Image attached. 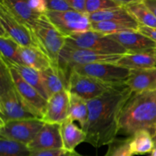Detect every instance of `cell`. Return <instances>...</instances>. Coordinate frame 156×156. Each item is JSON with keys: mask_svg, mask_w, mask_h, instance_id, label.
<instances>
[{"mask_svg": "<svg viewBox=\"0 0 156 156\" xmlns=\"http://www.w3.org/2000/svg\"><path fill=\"white\" fill-rule=\"evenodd\" d=\"M133 91L126 83L113 86L105 94L87 101L88 120L85 143L94 148L111 144L118 135L122 109Z\"/></svg>", "mask_w": 156, "mask_h": 156, "instance_id": "obj_1", "label": "cell"}, {"mask_svg": "<svg viewBox=\"0 0 156 156\" xmlns=\"http://www.w3.org/2000/svg\"><path fill=\"white\" fill-rule=\"evenodd\" d=\"M140 130L155 136L156 90L133 92L120 113L118 134L132 137Z\"/></svg>", "mask_w": 156, "mask_h": 156, "instance_id": "obj_2", "label": "cell"}, {"mask_svg": "<svg viewBox=\"0 0 156 156\" xmlns=\"http://www.w3.org/2000/svg\"><path fill=\"white\" fill-rule=\"evenodd\" d=\"M40 118L18 93L9 69L0 61V123L11 120Z\"/></svg>", "mask_w": 156, "mask_h": 156, "instance_id": "obj_3", "label": "cell"}, {"mask_svg": "<svg viewBox=\"0 0 156 156\" xmlns=\"http://www.w3.org/2000/svg\"><path fill=\"white\" fill-rule=\"evenodd\" d=\"M32 30L39 48L48 56L52 65L59 67V54L65 47L66 37L57 30L45 15L40 17Z\"/></svg>", "mask_w": 156, "mask_h": 156, "instance_id": "obj_4", "label": "cell"}, {"mask_svg": "<svg viewBox=\"0 0 156 156\" xmlns=\"http://www.w3.org/2000/svg\"><path fill=\"white\" fill-rule=\"evenodd\" d=\"M66 47L89 50L104 54L126 55L127 51L109 36L91 30L66 37Z\"/></svg>", "mask_w": 156, "mask_h": 156, "instance_id": "obj_5", "label": "cell"}, {"mask_svg": "<svg viewBox=\"0 0 156 156\" xmlns=\"http://www.w3.org/2000/svg\"><path fill=\"white\" fill-rule=\"evenodd\" d=\"M123 55L104 54L89 50L64 47L59 57V69L69 80L72 70L76 66L94 63H117Z\"/></svg>", "mask_w": 156, "mask_h": 156, "instance_id": "obj_6", "label": "cell"}, {"mask_svg": "<svg viewBox=\"0 0 156 156\" xmlns=\"http://www.w3.org/2000/svg\"><path fill=\"white\" fill-rule=\"evenodd\" d=\"M0 35H7L21 47H38L33 30L16 19L0 4Z\"/></svg>", "mask_w": 156, "mask_h": 156, "instance_id": "obj_7", "label": "cell"}, {"mask_svg": "<svg viewBox=\"0 0 156 156\" xmlns=\"http://www.w3.org/2000/svg\"><path fill=\"white\" fill-rule=\"evenodd\" d=\"M73 70L81 75L90 76L112 85L126 83L131 71L117 63H94L76 66Z\"/></svg>", "mask_w": 156, "mask_h": 156, "instance_id": "obj_8", "label": "cell"}, {"mask_svg": "<svg viewBox=\"0 0 156 156\" xmlns=\"http://www.w3.org/2000/svg\"><path fill=\"white\" fill-rule=\"evenodd\" d=\"M45 15L66 37L91 30V23L88 15L73 10L63 12L47 11Z\"/></svg>", "mask_w": 156, "mask_h": 156, "instance_id": "obj_9", "label": "cell"}, {"mask_svg": "<svg viewBox=\"0 0 156 156\" xmlns=\"http://www.w3.org/2000/svg\"><path fill=\"white\" fill-rule=\"evenodd\" d=\"M45 124L42 119H24L0 123V136L28 145Z\"/></svg>", "mask_w": 156, "mask_h": 156, "instance_id": "obj_10", "label": "cell"}, {"mask_svg": "<svg viewBox=\"0 0 156 156\" xmlns=\"http://www.w3.org/2000/svg\"><path fill=\"white\" fill-rule=\"evenodd\" d=\"M114 85H116L101 82L94 78L81 75L73 70L69 80L68 91L70 94L89 101L100 97Z\"/></svg>", "mask_w": 156, "mask_h": 156, "instance_id": "obj_11", "label": "cell"}, {"mask_svg": "<svg viewBox=\"0 0 156 156\" xmlns=\"http://www.w3.org/2000/svg\"><path fill=\"white\" fill-rule=\"evenodd\" d=\"M9 69L12 80L21 97L27 106L33 110L40 118L42 119L47 105V101L44 99L34 87L29 85L15 69L11 67H9Z\"/></svg>", "mask_w": 156, "mask_h": 156, "instance_id": "obj_12", "label": "cell"}, {"mask_svg": "<svg viewBox=\"0 0 156 156\" xmlns=\"http://www.w3.org/2000/svg\"><path fill=\"white\" fill-rule=\"evenodd\" d=\"M70 107V93L68 90L52 95L47 101L42 120L47 123L61 124L68 119Z\"/></svg>", "mask_w": 156, "mask_h": 156, "instance_id": "obj_13", "label": "cell"}, {"mask_svg": "<svg viewBox=\"0 0 156 156\" xmlns=\"http://www.w3.org/2000/svg\"><path fill=\"white\" fill-rule=\"evenodd\" d=\"M27 146L32 152L63 149L60 124L45 123Z\"/></svg>", "mask_w": 156, "mask_h": 156, "instance_id": "obj_14", "label": "cell"}, {"mask_svg": "<svg viewBox=\"0 0 156 156\" xmlns=\"http://www.w3.org/2000/svg\"><path fill=\"white\" fill-rule=\"evenodd\" d=\"M110 37L121 45L129 54L156 50V42L137 30L121 32L110 35Z\"/></svg>", "mask_w": 156, "mask_h": 156, "instance_id": "obj_15", "label": "cell"}, {"mask_svg": "<svg viewBox=\"0 0 156 156\" xmlns=\"http://www.w3.org/2000/svg\"><path fill=\"white\" fill-rule=\"evenodd\" d=\"M126 84L133 93L156 90V67L131 70Z\"/></svg>", "mask_w": 156, "mask_h": 156, "instance_id": "obj_16", "label": "cell"}, {"mask_svg": "<svg viewBox=\"0 0 156 156\" xmlns=\"http://www.w3.org/2000/svg\"><path fill=\"white\" fill-rule=\"evenodd\" d=\"M0 4L4 5L8 11L18 21L25 24L30 29L34 27L35 24L43 15L37 13L32 10L27 5V1L21 0H2Z\"/></svg>", "mask_w": 156, "mask_h": 156, "instance_id": "obj_17", "label": "cell"}, {"mask_svg": "<svg viewBox=\"0 0 156 156\" xmlns=\"http://www.w3.org/2000/svg\"><path fill=\"white\" fill-rule=\"evenodd\" d=\"M40 73L49 98L56 93L68 90L69 80L59 67L52 65L50 68Z\"/></svg>", "mask_w": 156, "mask_h": 156, "instance_id": "obj_18", "label": "cell"}, {"mask_svg": "<svg viewBox=\"0 0 156 156\" xmlns=\"http://www.w3.org/2000/svg\"><path fill=\"white\" fill-rule=\"evenodd\" d=\"M19 53L23 64L38 72L44 71L52 66L48 56L38 47L20 46Z\"/></svg>", "mask_w": 156, "mask_h": 156, "instance_id": "obj_19", "label": "cell"}, {"mask_svg": "<svg viewBox=\"0 0 156 156\" xmlns=\"http://www.w3.org/2000/svg\"><path fill=\"white\" fill-rule=\"evenodd\" d=\"M117 65L129 69H143L156 67V50L123 55Z\"/></svg>", "mask_w": 156, "mask_h": 156, "instance_id": "obj_20", "label": "cell"}, {"mask_svg": "<svg viewBox=\"0 0 156 156\" xmlns=\"http://www.w3.org/2000/svg\"><path fill=\"white\" fill-rule=\"evenodd\" d=\"M63 149L74 152L75 149L86 140V134L82 129L74 124L73 121L67 119L60 124Z\"/></svg>", "mask_w": 156, "mask_h": 156, "instance_id": "obj_21", "label": "cell"}, {"mask_svg": "<svg viewBox=\"0 0 156 156\" xmlns=\"http://www.w3.org/2000/svg\"><path fill=\"white\" fill-rule=\"evenodd\" d=\"M124 7L140 25L156 27V18L143 0L124 1Z\"/></svg>", "mask_w": 156, "mask_h": 156, "instance_id": "obj_22", "label": "cell"}, {"mask_svg": "<svg viewBox=\"0 0 156 156\" xmlns=\"http://www.w3.org/2000/svg\"><path fill=\"white\" fill-rule=\"evenodd\" d=\"M140 24L136 20H116L91 23V30L110 36L121 32L138 30Z\"/></svg>", "mask_w": 156, "mask_h": 156, "instance_id": "obj_23", "label": "cell"}, {"mask_svg": "<svg viewBox=\"0 0 156 156\" xmlns=\"http://www.w3.org/2000/svg\"><path fill=\"white\" fill-rule=\"evenodd\" d=\"M1 60L8 67L13 68L19 73L20 76L32 87L35 88L43 97L44 99L48 101L49 97L47 95L46 90L44 88V85H43L42 79H41V73L34 69L30 68L25 65H20V64L13 63V62H9L5 60H3L1 59Z\"/></svg>", "mask_w": 156, "mask_h": 156, "instance_id": "obj_24", "label": "cell"}, {"mask_svg": "<svg viewBox=\"0 0 156 156\" xmlns=\"http://www.w3.org/2000/svg\"><path fill=\"white\" fill-rule=\"evenodd\" d=\"M68 119L71 121H78L81 128L85 130L88 120V108L86 101L70 94V107Z\"/></svg>", "mask_w": 156, "mask_h": 156, "instance_id": "obj_25", "label": "cell"}, {"mask_svg": "<svg viewBox=\"0 0 156 156\" xmlns=\"http://www.w3.org/2000/svg\"><path fill=\"white\" fill-rule=\"evenodd\" d=\"M155 146L153 136L147 131H138L132 136L130 148L133 155L152 153Z\"/></svg>", "mask_w": 156, "mask_h": 156, "instance_id": "obj_26", "label": "cell"}, {"mask_svg": "<svg viewBox=\"0 0 156 156\" xmlns=\"http://www.w3.org/2000/svg\"><path fill=\"white\" fill-rule=\"evenodd\" d=\"M20 46L7 35H0L1 59L9 62L23 64L19 53Z\"/></svg>", "mask_w": 156, "mask_h": 156, "instance_id": "obj_27", "label": "cell"}, {"mask_svg": "<svg viewBox=\"0 0 156 156\" xmlns=\"http://www.w3.org/2000/svg\"><path fill=\"white\" fill-rule=\"evenodd\" d=\"M0 156H32L27 145L0 136Z\"/></svg>", "mask_w": 156, "mask_h": 156, "instance_id": "obj_28", "label": "cell"}, {"mask_svg": "<svg viewBox=\"0 0 156 156\" xmlns=\"http://www.w3.org/2000/svg\"><path fill=\"white\" fill-rule=\"evenodd\" d=\"M88 16L91 23L107 21H116V20L133 19L124 6L95 12V13L90 14Z\"/></svg>", "mask_w": 156, "mask_h": 156, "instance_id": "obj_29", "label": "cell"}, {"mask_svg": "<svg viewBox=\"0 0 156 156\" xmlns=\"http://www.w3.org/2000/svg\"><path fill=\"white\" fill-rule=\"evenodd\" d=\"M124 6L122 0H87L86 9L88 15L95 12Z\"/></svg>", "mask_w": 156, "mask_h": 156, "instance_id": "obj_30", "label": "cell"}, {"mask_svg": "<svg viewBox=\"0 0 156 156\" xmlns=\"http://www.w3.org/2000/svg\"><path fill=\"white\" fill-rule=\"evenodd\" d=\"M132 137L117 140L108 145V149L105 156H133L130 143Z\"/></svg>", "mask_w": 156, "mask_h": 156, "instance_id": "obj_31", "label": "cell"}, {"mask_svg": "<svg viewBox=\"0 0 156 156\" xmlns=\"http://www.w3.org/2000/svg\"><path fill=\"white\" fill-rule=\"evenodd\" d=\"M32 156H83L76 151L70 152L65 149H49V150L32 152Z\"/></svg>", "mask_w": 156, "mask_h": 156, "instance_id": "obj_32", "label": "cell"}, {"mask_svg": "<svg viewBox=\"0 0 156 156\" xmlns=\"http://www.w3.org/2000/svg\"><path fill=\"white\" fill-rule=\"evenodd\" d=\"M47 11L56 12H63L71 11L69 5L66 0H47Z\"/></svg>", "mask_w": 156, "mask_h": 156, "instance_id": "obj_33", "label": "cell"}, {"mask_svg": "<svg viewBox=\"0 0 156 156\" xmlns=\"http://www.w3.org/2000/svg\"><path fill=\"white\" fill-rule=\"evenodd\" d=\"M29 7L40 15H45L47 12V0H28L27 1Z\"/></svg>", "mask_w": 156, "mask_h": 156, "instance_id": "obj_34", "label": "cell"}, {"mask_svg": "<svg viewBox=\"0 0 156 156\" xmlns=\"http://www.w3.org/2000/svg\"><path fill=\"white\" fill-rule=\"evenodd\" d=\"M66 1L73 11L82 15H88L86 9L87 0H66Z\"/></svg>", "mask_w": 156, "mask_h": 156, "instance_id": "obj_35", "label": "cell"}, {"mask_svg": "<svg viewBox=\"0 0 156 156\" xmlns=\"http://www.w3.org/2000/svg\"><path fill=\"white\" fill-rule=\"evenodd\" d=\"M137 31L156 42V27H149L140 25Z\"/></svg>", "mask_w": 156, "mask_h": 156, "instance_id": "obj_36", "label": "cell"}, {"mask_svg": "<svg viewBox=\"0 0 156 156\" xmlns=\"http://www.w3.org/2000/svg\"><path fill=\"white\" fill-rule=\"evenodd\" d=\"M145 4L149 8L156 18V0H143Z\"/></svg>", "mask_w": 156, "mask_h": 156, "instance_id": "obj_37", "label": "cell"}, {"mask_svg": "<svg viewBox=\"0 0 156 156\" xmlns=\"http://www.w3.org/2000/svg\"><path fill=\"white\" fill-rule=\"evenodd\" d=\"M150 156H156V146H155V148H154L153 151H152V153H151Z\"/></svg>", "mask_w": 156, "mask_h": 156, "instance_id": "obj_38", "label": "cell"}, {"mask_svg": "<svg viewBox=\"0 0 156 156\" xmlns=\"http://www.w3.org/2000/svg\"><path fill=\"white\" fill-rule=\"evenodd\" d=\"M153 140H154V142H155V146H156V133H155V136H154Z\"/></svg>", "mask_w": 156, "mask_h": 156, "instance_id": "obj_39", "label": "cell"}]
</instances>
